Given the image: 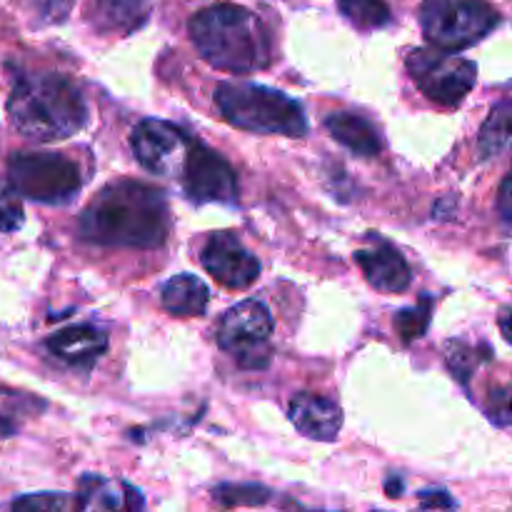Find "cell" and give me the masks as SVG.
<instances>
[{"label":"cell","instance_id":"cell-1","mask_svg":"<svg viewBox=\"0 0 512 512\" xmlns=\"http://www.w3.org/2000/svg\"><path fill=\"white\" fill-rule=\"evenodd\" d=\"M170 228L163 190L138 180H118L80 215L85 240L108 248H158Z\"/></svg>","mask_w":512,"mask_h":512},{"label":"cell","instance_id":"cell-2","mask_svg":"<svg viewBox=\"0 0 512 512\" xmlns=\"http://www.w3.org/2000/svg\"><path fill=\"white\" fill-rule=\"evenodd\" d=\"M190 38L213 68L253 73L273 58L268 28L243 5L215 3L190 20Z\"/></svg>","mask_w":512,"mask_h":512},{"label":"cell","instance_id":"cell-3","mask_svg":"<svg viewBox=\"0 0 512 512\" xmlns=\"http://www.w3.org/2000/svg\"><path fill=\"white\" fill-rule=\"evenodd\" d=\"M10 123L23 138L53 143L80 133L88 123V105L73 80L55 73L25 75L8 100Z\"/></svg>","mask_w":512,"mask_h":512},{"label":"cell","instance_id":"cell-4","mask_svg":"<svg viewBox=\"0 0 512 512\" xmlns=\"http://www.w3.org/2000/svg\"><path fill=\"white\" fill-rule=\"evenodd\" d=\"M215 103L228 123L250 133L300 138L308 130V120L298 100L268 85L220 83L215 90Z\"/></svg>","mask_w":512,"mask_h":512},{"label":"cell","instance_id":"cell-5","mask_svg":"<svg viewBox=\"0 0 512 512\" xmlns=\"http://www.w3.org/2000/svg\"><path fill=\"white\" fill-rule=\"evenodd\" d=\"M500 23V13L485 0H423L420 25L435 48H470Z\"/></svg>","mask_w":512,"mask_h":512},{"label":"cell","instance_id":"cell-6","mask_svg":"<svg viewBox=\"0 0 512 512\" xmlns=\"http://www.w3.org/2000/svg\"><path fill=\"white\" fill-rule=\"evenodd\" d=\"M8 183L23 198L48 205H63L78 195L83 178L68 155L50 150H25L15 153L8 163Z\"/></svg>","mask_w":512,"mask_h":512},{"label":"cell","instance_id":"cell-7","mask_svg":"<svg viewBox=\"0 0 512 512\" xmlns=\"http://www.w3.org/2000/svg\"><path fill=\"white\" fill-rule=\"evenodd\" d=\"M410 78L430 100L440 105H458L475 85L473 60L455 55L453 50L440 48H418L405 60Z\"/></svg>","mask_w":512,"mask_h":512},{"label":"cell","instance_id":"cell-8","mask_svg":"<svg viewBox=\"0 0 512 512\" xmlns=\"http://www.w3.org/2000/svg\"><path fill=\"white\" fill-rule=\"evenodd\" d=\"M273 315L260 300H243L223 315L218 328V345L235 355L243 368H265L270 363Z\"/></svg>","mask_w":512,"mask_h":512},{"label":"cell","instance_id":"cell-9","mask_svg":"<svg viewBox=\"0 0 512 512\" xmlns=\"http://www.w3.org/2000/svg\"><path fill=\"white\" fill-rule=\"evenodd\" d=\"M180 170H183L185 193L195 203H235L238 200L235 170L223 155L210 150L200 140H188Z\"/></svg>","mask_w":512,"mask_h":512},{"label":"cell","instance_id":"cell-10","mask_svg":"<svg viewBox=\"0 0 512 512\" xmlns=\"http://www.w3.org/2000/svg\"><path fill=\"white\" fill-rule=\"evenodd\" d=\"M188 135L165 120H143L133 130V153L145 170L155 175H173L183 168Z\"/></svg>","mask_w":512,"mask_h":512},{"label":"cell","instance_id":"cell-11","mask_svg":"<svg viewBox=\"0 0 512 512\" xmlns=\"http://www.w3.org/2000/svg\"><path fill=\"white\" fill-rule=\"evenodd\" d=\"M200 263L220 285L233 290L248 288L260 275L258 258L248 253L238 240V235L233 233H215L205 243L203 253H200Z\"/></svg>","mask_w":512,"mask_h":512},{"label":"cell","instance_id":"cell-12","mask_svg":"<svg viewBox=\"0 0 512 512\" xmlns=\"http://www.w3.org/2000/svg\"><path fill=\"white\" fill-rule=\"evenodd\" d=\"M355 263L363 270L365 280L380 293H403L410 285V268L400 250L375 233L368 238V245L355 253Z\"/></svg>","mask_w":512,"mask_h":512},{"label":"cell","instance_id":"cell-13","mask_svg":"<svg viewBox=\"0 0 512 512\" xmlns=\"http://www.w3.org/2000/svg\"><path fill=\"white\" fill-rule=\"evenodd\" d=\"M290 420L305 438L330 443L343 428V410L323 395L300 393L290 400Z\"/></svg>","mask_w":512,"mask_h":512},{"label":"cell","instance_id":"cell-14","mask_svg":"<svg viewBox=\"0 0 512 512\" xmlns=\"http://www.w3.org/2000/svg\"><path fill=\"white\" fill-rule=\"evenodd\" d=\"M48 348L63 363L75 365V368H90L105 353L108 338L103 330L93 328V325H73V328L55 333L48 340Z\"/></svg>","mask_w":512,"mask_h":512},{"label":"cell","instance_id":"cell-15","mask_svg":"<svg viewBox=\"0 0 512 512\" xmlns=\"http://www.w3.org/2000/svg\"><path fill=\"white\" fill-rule=\"evenodd\" d=\"M75 508L80 510H140L143 498L135 488L103 475H85L78 483Z\"/></svg>","mask_w":512,"mask_h":512},{"label":"cell","instance_id":"cell-16","mask_svg":"<svg viewBox=\"0 0 512 512\" xmlns=\"http://www.w3.org/2000/svg\"><path fill=\"white\" fill-rule=\"evenodd\" d=\"M90 18L100 33H133L150 18V0H93Z\"/></svg>","mask_w":512,"mask_h":512},{"label":"cell","instance_id":"cell-17","mask_svg":"<svg viewBox=\"0 0 512 512\" xmlns=\"http://www.w3.org/2000/svg\"><path fill=\"white\" fill-rule=\"evenodd\" d=\"M325 128L328 133L338 140L340 145H345L348 150H353L355 155H378L383 148V140H380L378 130L373 128V123L355 113H333L325 120Z\"/></svg>","mask_w":512,"mask_h":512},{"label":"cell","instance_id":"cell-18","mask_svg":"<svg viewBox=\"0 0 512 512\" xmlns=\"http://www.w3.org/2000/svg\"><path fill=\"white\" fill-rule=\"evenodd\" d=\"M210 293L205 283L195 275H175L163 285V305L170 315L178 318H198L208 310Z\"/></svg>","mask_w":512,"mask_h":512},{"label":"cell","instance_id":"cell-19","mask_svg":"<svg viewBox=\"0 0 512 512\" xmlns=\"http://www.w3.org/2000/svg\"><path fill=\"white\" fill-rule=\"evenodd\" d=\"M510 133V100H503V103H498L490 110L488 120H485L483 130H480V155L490 160L495 155L505 153L510 145Z\"/></svg>","mask_w":512,"mask_h":512},{"label":"cell","instance_id":"cell-20","mask_svg":"<svg viewBox=\"0 0 512 512\" xmlns=\"http://www.w3.org/2000/svg\"><path fill=\"white\" fill-rule=\"evenodd\" d=\"M338 8L343 18L360 30H378L390 23V8L385 0H338Z\"/></svg>","mask_w":512,"mask_h":512},{"label":"cell","instance_id":"cell-21","mask_svg":"<svg viewBox=\"0 0 512 512\" xmlns=\"http://www.w3.org/2000/svg\"><path fill=\"white\" fill-rule=\"evenodd\" d=\"M430 315H433V308H430V298H420V303L415 308L400 310V315L395 318V325H398L400 335H403L405 343H413V340L423 338L425 330L430 325Z\"/></svg>","mask_w":512,"mask_h":512},{"label":"cell","instance_id":"cell-22","mask_svg":"<svg viewBox=\"0 0 512 512\" xmlns=\"http://www.w3.org/2000/svg\"><path fill=\"white\" fill-rule=\"evenodd\" d=\"M23 195L10 183H0V233H15L23 228Z\"/></svg>","mask_w":512,"mask_h":512},{"label":"cell","instance_id":"cell-23","mask_svg":"<svg viewBox=\"0 0 512 512\" xmlns=\"http://www.w3.org/2000/svg\"><path fill=\"white\" fill-rule=\"evenodd\" d=\"M215 500L225 508H240V505H263L270 493L260 485H220L213 490Z\"/></svg>","mask_w":512,"mask_h":512},{"label":"cell","instance_id":"cell-24","mask_svg":"<svg viewBox=\"0 0 512 512\" xmlns=\"http://www.w3.org/2000/svg\"><path fill=\"white\" fill-rule=\"evenodd\" d=\"M18 510H68L75 508V500L68 495L60 493H38V495H25L13 503Z\"/></svg>","mask_w":512,"mask_h":512},{"label":"cell","instance_id":"cell-25","mask_svg":"<svg viewBox=\"0 0 512 512\" xmlns=\"http://www.w3.org/2000/svg\"><path fill=\"white\" fill-rule=\"evenodd\" d=\"M70 5H73V0H33L35 15L43 23H60L68 15Z\"/></svg>","mask_w":512,"mask_h":512},{"label":"cell","instance_id":"cell-26","mask_svg":"<svg viewBox=\"0 0 512 512\" xmlns=\"http://www.w3.org/2000/svg\"><path fill=\"white\" fill-rule=\"evenodd\" d=\"M490 400H493V403L488 405V415L495 420V423L503 425V428H505V425L510 423V393H508V388L493 390Z\"/></svg>","mask_w":512,"mask_h":512},{"label":"cell","instance_id":"cell-27","mask_svg":"<svg viewBox=\"0 0 512 512\" xmlns=\"http://www.w3.org/2000/svg\"><path fill=\"white\" fill-rule=\"evenodd\" d=\"M420 505L423 508H455V500L443 490H425L420 493Z\"/></svg>","mask_w":512,"mask_h":512},{"label":"cell","instance_id":"cell-28","mask_svg":"<svg viewBox=\"0 0 512 512\" xmlns=\"http://www.w3.org/2000/svg\"><path fill=\"white\" fill-rule=\"evenodd\" d=\"M510 198H512V193H510V175H508V178L503 180V185H500V198H498L500 218H503L505 223H510V213H512Z\"/></svg>","mask_w":512,"mask_h":512},{"label":"cell","instance_id":"cell-29","mask_svg":"<svg viewBox=\"0 0 512 512\" xmlns=\"http://www.w3.org/2000/svg\"><path fill=\"white\" fill-rule=\"evenodd\" d=\"M508 318H510V310L505 308L503 310V335L505 338H510V328H508Z\"/></svg>","mask_w":512,"mask_h":512}]
</instances>
